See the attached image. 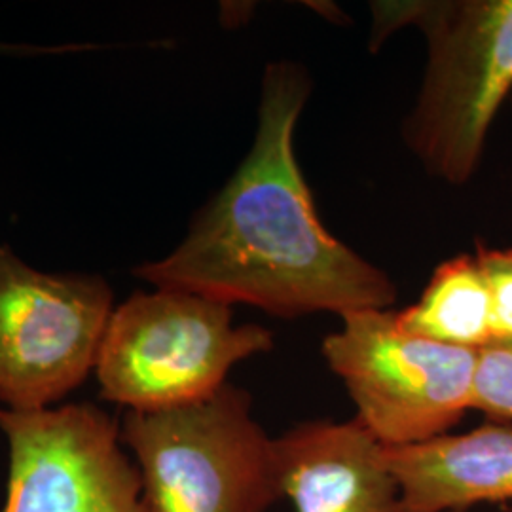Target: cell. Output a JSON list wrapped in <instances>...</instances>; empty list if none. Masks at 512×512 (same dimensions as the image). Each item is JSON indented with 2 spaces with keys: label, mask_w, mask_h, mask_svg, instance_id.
<instances>
[{
  "label": "cell",
  "mask_w": 512,
  "mask_h": 512,
  "mask_svg": "<svg viewBox=\"0 0 512 512\" xmlns=\"http://www.w3.org/2000/svg\"><path fill=\"white\" fill-rule=\"evenodd\" d=\"M406 503L418 512L512 507V425L488 421L467 433L406 448H385Z\"/></svg>",
  "instance_id": "cell-9"
},
{
  "label": "cell",
  "mask_w": 512,
  "mask_h": 512,
  "mask_svg": "<svg viewBox=\"0 0 512 512\" xmlns=\"http://www.w3.org/2000/svg\"><path fill=\"white\" fill-rule=\"evenodd\" d=\"M285 497L296 512L414 511L385 446L359 421H304L277 437Z\"/></svg>",
  "instance_id": "cell-8"
},
{
  "label": "cell",
  "mask_w": 512,
  "mask_h": 512,
  "mask_svg": "<svg viewBox=\"0 0 512 512\" xmlns=\"http://www.w3.org/2000/svg\"><path fill=\"white\" fill-rule=\"evenodd\" d=\"M120 435L150 512H268L285 497L279 442L238 385L173 410L128 412Z\"/></svg>",
  "instance_id": "cell-3"
},
{
  "label": "cell",
  "mask_w": 512,
  "mask_h": 512,
  "mask_svg": "<svg viewBox=\"0 0 512 512\" xmlns=\"http://www.w3.org/2000/svg\"><path fill=\"white\" fill-rule=\"evenodd\" d=\"M511 109H512V99H511Z\"/></svg>",
  "instance_id": "cell-14"
},
{
  "label": "cell",
  "mask_w": 512,
  "mask_h": 512,
  "mask_svg": "<svg viewBox=\"0 0 512 512\" xmlns=\"http://www.w3.org/2000/svg\"><path fill=\"white\" fill-rule=\"evenodd\" d=\"M323 340V357L344 382L355 420L385 448L439 439L473 410L475 349L406 332L395 310L351 311Z\"/></svg>",
  "instance_id": "cell-5"
},
{
  "label": "cell",
  "mask_w": 512,
  "mask_h": 512,
  "mask_svg": "<svg viewBox=\"0 0 512 512\" xmlns=\"http://www.w3.org/2000/svg\"><path fill=\"white\" fill-rule=\"evenodd\" d=\"M274 348L270 330L234 323V308L202 294L133 293L112 311L97 357L99 395L128 412L200 403L234 366Z\"/></svg>",
  "instance_id": "cell-4"
},
{
  "label": "cell",
  "mask_w": 512,
  "mask_h": 512,
  "mask_svg": "<svg viewBox=\"0 0 512 512\" xmlns=\"http://www.w3.org/2000/svg\"><path fill=\"white\" fill-rule=\"evenodd\" d=\"M473 410L495 423H511L512 342H492L478 349Z\"/></svg>",
  "instance_id": "cell-11"
},
{
  "label": "cell",
  "mask_w": 512,
  "mask_h": 512,
  "mask_svg": "<svg viewBox=\"0 0 512 512\" xmlns=\"http://www.w3.org/2000/svg\"><path fill=\"white\" fill-rule=\"evenodd\" d=\"M97 44H65V46H29V44H6L0 42V55H55L73 54L99 50Z\"/></svg>",
  "instance_id": "cell-13"
},
{
  "label": "cell",
  "mask_w": 512,
  "mask_h": 512,
  "mask_svg": "<svg viewBox=\"0 0 512 512\" xmlns=\"http://www.w3.org/2000/svg\"><path fill=\"white\" fill-rule=\"evenodd\" d=\"M310 93L304 67H266L247 156L194 217L181 245L133 274L154 289L202 294L232 308L247 304L285 319L395 306V281L330 234L317 213L294 148Z\"/></svg>",
  "instance_id": "cell-1"
},
{
  "label": "cell",
  "mask_w": 512,
  "mask_h": 512,
  "mask_svg": "<svg viewBox=\"0 0 512 512\" xmlns=\"http://www.w3.org/2000/svg\"><path fill=\"white\" fill-rule=\"evenodd\" d=\"M492 302V342H512V247L476 245Z\"/></svg>",
  "instance_id": "cell-12"
},
{
  "label": "cell",
  "mask_w": 512,
  "mask_h": 512,
  "mask_svg": "<svg viewBox=\"0 0 512 512\" xmlns=\"http://www.w3.org/2000/svg\"><path fill=\"white\" fill-rule=\"evenodd\" d=\"M8 476L0 512H150L120 425L101 406L0 408Z\"/></svg>",
  "instance_id": "cell-7"
},
{
  "label": "cell",
  "mask_w": 512,
  "mask_h": 512,
  "mask_svg": "<svg viewBox=\"0 0 512 512\" xmlns=\"http://www.w3.org/2000/svg\"><path fill=\"white\" fill-rule=\"evenodd\" d=\"M372 14V42L410 25L427 46L404 145L442 183L473 181L495 118L512 99V0L374 2Z\"/></svg>",
  "instance_id": "cell-2"
},
{
  "label": "cell",
  "mask_w": 512,
  "mask_h": 512,
  "mask_svg": "<svg viewBox=\"0 0 512 512\" xmlns=\"http://www.w3.org/2000/svg\"><path fill=\"white\" fill-rule=\"evenodd\" d=\"M114 311L109 281L44 274L0 245V408H55L95 372Z\"/></svg>",
  "instance_id": "cell-6"
},
{
  "label": "cell",
  "mask_w": 512,
  "mask_h": 512,
  "mask_svg": "<svg viewBox=\"0 0 512 512\" xmlns=\"http://www.w3.org/2000/svg\"><path fill=\"white\" fill-rule=\"evenodd\" d=\"M395 317L401 329L440 344L475 351L492 344V302L475 253L444 260L420 300Z\"/></svg>",
  "instance_id": "cell-10"
}]
</instances>
